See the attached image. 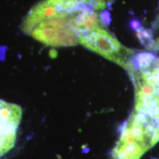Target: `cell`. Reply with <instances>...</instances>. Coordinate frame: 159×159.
<instances>
[{"label": "cell", "instance_id": "4", "mask_svg": "<svg viewBox=\"0 0 159 159\" xmlns=\"http://www.w3.org/2000/svg\"><path fill=\"white\" fill-rule=\"evenodd\" d=\"M77 11L66 0H41L33 6L24 18L21 30L25 34L35 25L43 20L64 16Z\"/></svg>", "mask_w": 159, "mask_h": 159}, {"label": "cell", "instance_id": "1", "mask_svg": "<svg viewBox=\"0 0 159 159\" xmlns=\"http://www.w3.org/2000/svg\"><path fill=\"white\" fill-rule=\"evenodd\" d=\"M74 12L64 16L43 20L31 27L26 35L52 47H72L79 44V34L73 25Z\"/></svg>", "mask_w": 159, "mask_h": 159}, {"label": "cell", "instance_id": "5", "mask_svg": "<svg viewBox=\"0 0 159 159\" xmlns=\"http://www.w3.org/2000/svg\"><path fill=\"white\" fill-rule=\"evenodd\" d=\"M75 10L88 9L99 12L103 11L112 0H66Z\"/></svg>", "mask_w": 159, "mask_h": 159}, {"label": "cell", "instance_id": "2", "mask_svg": "<svg viewBox=\"0 0 159 159\" xmlns=\"http://www.w3.org/2000/svg\"><path fill=\"white\" fill-rule=\"evenodd\" d=\"M80 44L119 64H126L127 59L134 52L123 46L104 27H99L79 36Z\"/></svg>", "mask_w": 159, "mask_h": 159}, {"label": "cell", "instance_id": "6", "mask_svg": "<svg viewBox=\"0 0 159 159\" xmlns=\"http://www.w3.org/2000/svg\"><path fill=\"white\" fill-rule=\"evenodd\" d=\"M136 35L141 43L146 47H148L153 41L152 32L149 29L144 28V27H139L136 30Z\"/></svg>", "mask_w": 159, "mask_h": 159}, {"label": "cell", "instance_id": "3", "mask_svg": "<svg viewBox=\"0 0 159 159\" xmlns=\"http://www.w3.org/2000/svg\"><path fill=\"white\" fill-rule=\"evenodd\" d=\"M22 113L20 105L0 99V158L15 147Z\"/></svg>", "mask_w": 159, "mask_h": 159}, {"label": "cell", "instance_id": "7", "mask_svg": "<svg viewBox=\"0 0 159 159\" xmlns=\"http://www.w3.org/2000/svg\"><path fill=\"white\" fill-rule=\"evenodd\" d=\"M150 50H153V51H158L159 50V38L153 40L152 43L147 47Z\"/></svg>", "mask_w": 159, "mask_h": 159}]
</instances>
